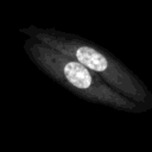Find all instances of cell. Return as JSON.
Segmentation results:
<instances>
[{
    "instance_id": "6da1fadb",
    "label": "cell",
    "mask_w": 152,
    "mask_h": 152,
    "mask_svg": "<svg viewBox=\"0 0 152 152\" xmlns=\"http://www.w3.org/2000/svg\"><path fill=\"white\" fill-rule=\"evenodd\" d=\"M19 32L81 62L96 72L114 90L135 102L144 112L152 109V93L150 89L129 68L101 45L76 33L53 27L43 28L28 25L19 28Z\"/></svg>"
},
{
    "instance_id": "7a4b0ae2",
    "label": "cell",
    "mask_w": 152,
    "mask_h": 152,
    "mask_svg": "<svg viewBox=\"0 0 152 152\" xmlns=\"http://www.w3.org/2000/svg\"><path fill=\"white\" fill-rule=\"evenodd\" d=\"M23 49L30 61L44 75L77 97L120 112H144L135 102L114 90L96 72L75 58L32 37L25 39Z\"/></svg>"
}]
</instances>
